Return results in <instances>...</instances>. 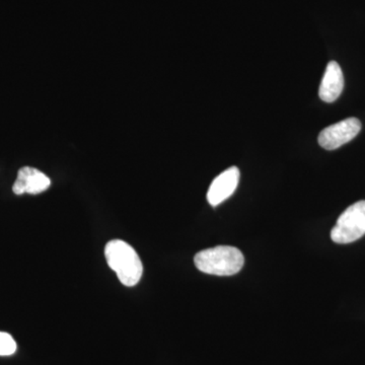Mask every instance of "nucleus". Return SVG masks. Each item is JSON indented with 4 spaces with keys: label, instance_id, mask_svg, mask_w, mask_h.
<instances>
[{
    "label": "nucleus",
    "instance_id": "obj_8",
    "mask_svg": "<svg viewBox=\"0 0 365 365\" xmlns=\"http://www.w3.org/2000/svg\"><path fill=\"white\" fill-rule=\"evenodd\" d=\"M16 351V343L9 333L0 332V356H9Z\"/></svg>",
    "mask_w": 365,
    "mask_h": 365
},
{
    "label": "nucleus",
    "instance_id": "obj_6",
    "mask_svg": "<svg viewBox=\"0 0 365 365\" xmlns=\"http://www.w3.org/2000/svg\"><path fill=\"white\" fill-rule=\"evenodd\" d=\"M50 185L51 181L44 173L35 168L25 167L19 170L13 191L16 195H23L25 193L36 195L46 191Z\"/></svg>",
    "mask_w": 365,
    "mask_h": 365
},
{
    "label": "nucleus",
    "instance_id": "obj_2",
    "mask_svg": "<svg viewBox=\"0 0 365 365\" xmlns=\"http://www.w3.org/2000/svg\"><path fill=\"white\" fill-rule=\"evenodd\" d=\"M194 263L201 272L232 276L242 270L245 258L242 252L235 247L218 246L199 252L194 258Z\"/></svg>",
    "mask_w": 365,
    "mask_h": 365
},
{
    "label": "nucleus",
    "instance_id": "obj_7",
    "mask_svg": "<svg viewBox=\"0 0 365 365\" xmlns=\"http://www.w3.org/2000/svg\"><path fill=\"white\" fill-rule=\"evenodd\" d=\"M344 88V76L339 64L330 61L319 86V96L326 103H333L340 97Z\"/></svg>",
    "mask_w": 365,
    "mask_h": 365
},
{
    "label": "nucleus",
    "instance_id": "obj_1",
    "mask_svg": "<svg viewBox=\"0 0 365 365\" xmlns=\"http://www.w3.org/2000/svg\"><path fill=\"white\" fill-rule=\"evenodd\" d=\"M108 265L116 272L118 279L125 287H134L141 279L143 262L135 250L121 240H113L105 248Z\"/></svg>",
    "mask_w": 365,
    "mask_h": 365
},
{
    "label": "nucleus",
    "instance_id": "obj_5",
    "mask_svg": "<svg viewBox=\"0 0 365 365\" xmlns=\"http://www.w3.org/2000/svg\"><path fill=\"white\" fill-rule=\"evenodd\" d=\"M240 170L232 167L225 170L211 182L207 192V200L213 207L220 205L234 194L240 182Z\"/></svg>",
    "mask_w": 365,
    "mask_h": 365
},
{
    "label": "nucleus",
    "instance_id": "obj_3",
    "mask_svg": "<svg viewBox=\"0 0 365 365\" xmlns=\"http://www.w3.org/2000/svg\"><path fill=\"white\" fill-rule=\"evenodd\" d=\"M365 235V201L352 204L338 218L331 230V239L336 244H350Z\"/></svg>",
    "mask_w": 365,
    "mask_h": 365
},
{
    "label": "nucleus",
    "instance_id": "obj_4",
    "mask_svg": "<svg viewBox=\"0 0 365 365\" xmlns=\"http://www.w3.org/2000/svg\"><path fill=\"white\" fill-rule=\"evenodd\" d=\"M361 130V122L357 118H348L323 129L319 135V144L327 150H337L354 139Z\"/></svg>",
    "mask_w": 365,
    "mask_h": 365
}]
</instances>
